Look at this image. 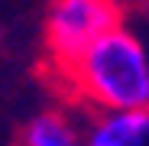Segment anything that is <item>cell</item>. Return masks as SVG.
Listing matches in <instances>:
<instances>
[{
  "label": "cell",
  "mask_w": 149,
  "mask_h": 146,
  "mask_svg": "<svg viewBox=\"0 0 149 146\" xmlns=\"http://www.w3.org/2000/svg\"><path fill=\"white\" fill-rule=\"evenodd\" d=\"M120 29V7L113 0H55L49 10L45 39L52 55L71 71L104 36Z\"/></svg>",
  "instance_id": "cell-2"
},
{
  "label": "cell",
  "mask_w": 149,
  "mask_h": 146,
  "mask_svg": "<svg viewBox=\"0 0 149 146\" xmlns=\"http://www.w3.org/2000/svg\"><path fill=\"white\" fill-rule=\"evenodd\" d=\"M23 146H78V136L62 117L42 114L29 120L26 133H23Z\"/></svg>",
  "instance_id": "cell-4"
},
{
  "label": "cell",
  "mask_w": 149,
  "mask_h": 146,
  "mask_svg": "<svg viewBox=\"0 0 149 146\" xmlns=\"http://www.w3.org/2000/svg\"><path fill=\"white\" fill-rule=\"evenodd\" d=\"M149 136V110L107 114L88 136V146H143Z\"/></svg>",
  "instance_id": "cell-3"
},
{
  "label": "cell",
  "mask_w": 149,
  "mask_h": 146,
  "mask_svg": "<svg viewBox=\"0 0 149 146\" xmlns=\"http://www.w3.org/2000/svg\"><path fill=\"white\" fill-rule=\"evenodd\" d=\"M71 75L91 101L110 107V114L149 110V59L127 29L104 36Z\"/></svg>",
  "instance_id": "cell-1"
}]
</instances>
